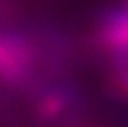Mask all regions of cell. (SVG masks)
<instances>
[{"instance_id":"obj_1","label":"cell","mask_w":128,"mask_h":127,"mask_svg":"<svg viewBox=\"0 0 128 127\" xmlns=\"http://www.w3.org/2000/svg\"><path fill=\"white\" fill-rule=\"evenodd\" d=\"M38 40L26 33H0V78L24 86L37 80L41 64Z\"/></svg>"}]
</instances>
